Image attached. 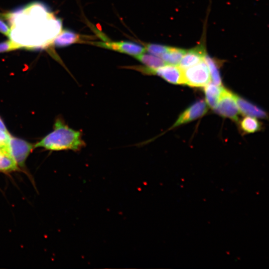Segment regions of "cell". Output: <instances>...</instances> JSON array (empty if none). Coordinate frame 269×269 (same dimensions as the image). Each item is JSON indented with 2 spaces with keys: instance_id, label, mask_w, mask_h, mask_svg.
Here are the masks:
<instances>
[{
  "instance_id": "6da1fadb",
  "label": "cell",
  "mask_w": 269,
  "mask_h": 269,
  "mask_svg": "<svg viewBox=\"0 0 269 269\" xmlns=\"http://www.w3.org/2000/svg\"><path fill=\"white\" fill-rule=\"evenodd\" d=\"M20 10L11 13L14 18L8 13V19L11 23L8 37L20 49H34V38L36 48L40 47L37 38L38 34L40 36L42 33L45 35L46 27H62L61 20L54 17L42 3L30 4Z\"/></svg>"
},
{
  "instance_id": "7a4b0ae2",
  "label": "cell",
  "mask_w": 269,
  "mask_h": 269,
  "mask_svg": "<svg viewBox=\"0 0 269 269\" xmlns=\"http://www.w3.org/2000/svg\"><path fill=\"white\" fill-rule=\"evenodd\" d=\"M85 145L81 131L70 128L62 119H57L54 124V130L37 142L34 147H42L51 150L77 151Z\"/></svg>"
},
{
  "instance_id": "3957f363",
  "label": "cell",
  "mask_w": 269,
  "mask_h": 269,
  "mask_svg": "<svg viewBox=\"0 0 269 269\" xmlns=\"http://www.w3.org/2000/svg\"><path fill=\"white\" fill-rule=\"evenodd\" d=\"M128 68L144 75L159 76L172 84H184L182 69L178 65L165 64L156 68H151L145 66H132Z\"/></svg>"
},
{
  "instance_id": "277c9868",
  "label": "cell",
  "mask_w": 269,
  "mask_h": 269,
  "mask_svg": "<svg viewBox=\"0 0 269 269\" xmlns=\"http://www.w3.org/2000/svg\"><path fill=\"white\" fill-rule=\"evenodd\" d=\"M182 72L184 84L190 86H205L210 81V74L204 59L195 65L182 69Z\"/></svg>"
},
{
  "instance_id": "5b68a950",
  "label": "cell",
  "mask_w": 269,
  "mask_h": 269,
  "mask_svg": "<svg viewBox=\"0 0 269 269\" xmlns=\"http://www.w3.org/2000/svg\"><path fill=\"white\" fill-rule=\"evenodd\" d=\"M34 147L25 140L10 135L5 152L14 160L18 166H22Z\"/></svg>"
},
{
  "instance_id": "8992f818",
  "label": "cell",
  "mask_w": 269,
  "mask_h": 269,
  "mask_svg": "<svg viewBox=\"0 0 269 269\" xmlns=\"http://www.w3.org/2000/svg\"><path fill=\"white\" fill-rule=\"evenodd\" d=\"M221 116L236 121L238 119V109L236 95L223 87L217 105L214 109Z\"/></svg>"
},
{
  "instance_id": "52a82bcc",
  "label": "cell",
  "mask_w": 269,
  "mask_h": 269,
  "mask_svg": "<svg viewBox=\"0 0 269 269\" xmlns=\"http://www.w3.org/2000/svg\"><path fill=\"white\" fill-rule=\"evenodd\" d=\"M93 44L99 47L127 54L134 57L145 51L144 47L132 42L104 41L96 42Z\"/></svg>"
},
{
  "instance_id": "ba28073f",
  "label": "cell",
  "mask_w": 269,
  "mask_h": 269,
  "mask_svg": "<svg viewBox=\"0 0 269 269\" xmlns=\"http://www.w3.org/2000/svg\"><path fill=\"white\" fill-rule=\"evenodd\" d=\"M207 111V107L205 102L203 100L197 101L180 115L172 127L180 126L200 118L205 115Z\"/></svg>"
},
{
  "instance_id": "9c48e42d",
  "label": "cell",
  "mask_w": 269,
  "mask_h": 269,
  "mask_svg": "<svg viewBox=\"0 0 269 269\" xmlns=\"http://www.w3.org/2000/svg\"><path fill=\"white\" fill-rule=\"evenodd\" d=\"M85 36L70 30H63L55 37L51 45L56 47H63L77 43L86 42Z\"/></svg>"
},
{
  "instance_id": "30bf717a",
  "label": "cell",
  "mask_w": 269,
  "mask_h": 269,
  "mask_svg": "<svg viewBox=\"0 0 269 269\" xmlns=\"http://www.w3.org/2000/svg\"><path fill=\"white\" fill-rule=\"evenodd\" d=\"M206 54L205 50L202 45L186 50L178 66L184 69L195 65L203 60Z\"/></svg>"
},
{
  "instance_id": "8fae6325",
  "label": "cell",
  "mask_w": 269,
  "mask_h": 269,
  "mask_svg": "<svg viewBox=\"0 0 269 269\" xmlns=\"http://www.w3.org/2000/svg\"><path fill=\"white\" fill-rule=\"evenodd\" d=\"M236 100L238 109L243 114L262 119L267 118L264 111L244 99L236 95Z\"/></svg>"
},
{
  "instance_id": "7c38bea8",
  "label": "cell",
  "mask_w": 269,
  "mask_h": 269,
  "mask_svg": "<svg viewBox=\"0 0 269 269\" xmlns=\"http://www.w3.org/2000/svg\"><path fill=\"white\" fill-rule=\"evenodd\" d=\"M223 87L212 83L205 86L206 100L208 105L215 109L217 105Z\"/></svg>"
},
{
  "instance_id": "4fadbf2b",
  "label": "cell",
  "mask_w": 269,
  "mask_h": 269,
  "mask_svg": "<svg viewBox=\"0 0 269 269\" xmlns=\"http://www.w3.org/2000/svg\"><path fill=\"white\" fill-rule=\"evenodd\" d=\"M185 52L186 50L185 49L169 46L167 51L162 54L159 57L166 64L179 65Z\"/></svg>"
},
{
  "instance_id": "5bb4252c",
  "label": "cell",
  "mask_w": 269,
  "mask_h": 269,
  "mask_svg": "<svg viewBox=\"0 0 269 269\" xmlns=\"http://www.w3.org/2000/svg\"><path fill=\"white\" fill-rule=\"evenodd\" d=\"M134 58L143 63L144 66L151 68H156L166 64L161 58L151 54L143 53Z\"/></svg>"
},
{
  "instance_id": "9a60e30c",
  "label": "cell",
  "mask_w": 269,
  "mask_h": 269,
  "mask_svg": "<svg viewBox=\"0 0 269 269\" xmlns=\"http://www.w3.org/2000/svg\"><path fill=\"white\" fill-rule=\"evenodd\" d=\"M204 59L207 65L213 82L215 84L221 86L222 82L217 62L207 54Z\"/></svg>"
},
{
  "instance_id": "2e32d148",
  "label": "cell",
  "mask_w": 269,
  "mask_h": 269,
  "mask_svg": "<svg viewBox=\"0 0 269 269\" xmlns=\"http://www.w3.org/2000/svg\"><path fill=\"white\" fill-rule=\"evenodd\" d=\"M241 130L246 134L253 133L261 129V123L255 118L246 117L240 124Z\"/></svg>"
},
{
  "instance_id": "e0dca14e",
  "label": "cell",
  "mask_w": 269,
  "mask_h": 269,
  "mask_svg": "<svg viewBox=\"0 0 269 269\" xmlns=\"http://www.w3.org/2000/svg\"><path fill=\"white\" fill-rule=\"evenodd\" d=\"M17 165L14 160L5 152L0 153V171L7 172L17 169Z\"/></svg>"
},
{
  "instance_id": "ac0fdd59",
  "label": "cell",
  "mask_w": 269,
  "mask_h": 269,
  "mask_svg": "<svg viewBox=\"0 0 269 269\" xmlns=\"http://www.w3.org/2000/svg\"><path fill=\"white\" fill-rule=\"evenodd\" d=\"M169 47L158 44H146L144 48L145 51H147L151 54L160 57L167 51Z\"/></svg>"
},
{
  "instance_id": "d6986e66",
  "label": "cell",
  "mask_w": 269,
  "mask_h": 269,
  "mask_svg": "<svg viewBox=\"0 0 269 269\" xmlns=\"http://www.w3.org/2000/svg\"><path fill=\"white\" fill-rule=\"evenodd\" d=\"M8 18V13L0 12V32L8 37L10 32V27L5 22Z\"/></svg>"
},
{
  "instance_id": "ffe728a7",
  "label": "cell",
  "mask_w": 269,
  "mask_h": 269,
  "mask_svg": "<svg viewBox=\"0 0 269 269\" xmlns=\"http://www.w3.org/2000/svg\"><path fill=\"white\" fill-rule=\"evenodd\" d=\"M18 49H20L19 46L10 39L0 42V53L9 52Z\"/></svg>"
},
{
  "instance_id": "44dd1931",
  "label": "cell",
  "mask_w": 269,
  "mask_h": 269,
  "mask_svg": "<svg viewBox=\"0 0 269 269\" xmlns=\"http://www.w3.org/2000/svg\"><path fill=\"white\" fill-rule=\"evenodd\" d=\"M10 136L8 132L0 129V149L5 152Z\"/></svg>"
},
{
  "instance_id": "7402d4cb",
  "label": "cell",
  "mask_w": 269,
  "mask_h": 269,
  "mask_svg": "<svg viewBox=\"0 0 269 269\" xmlns=\"http://www.w3.org/2000/svg\"><path fill=\"white\" fill-rule=\"evenodd\" d=\"M0 129L5 132H8L4 123H3L2 121L1 120L0 118Z\"/></svg>"
},
{
  "instance_id": "603a6c76",
  "label": "cell",
  "mask_w": 269,
  "mask_h": 269,
  "mask_svg": "<svg viewBox=\"0 0 269 269\" xmlns=\"http://www.w3.org/2000/svg\"><path fill=\"white\" fill-rule=\"evenodd\" d=\"M2 152H4L3 150H2L1 149H0V153H2Z\"/></svg>"
}]
</instances>
